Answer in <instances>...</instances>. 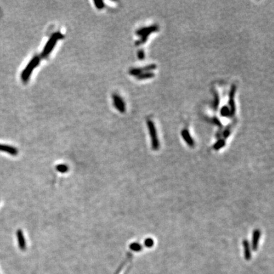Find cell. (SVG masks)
I'll return each mask as SVG.
<instances>
[{
  "label": "cell",
  "instance_id": "6da1fadb",
  "mask_svg": "<svg viewBox=\"0 0 274 274\" xmlns=\"http://www.w3.org/2000/svg\"><path fill=\"white\" fill-rule=\"evenodd\" d=\"M63 35L59 32H55L53 33L52 36L50 37V38L48 39V41H47V43H46L43 52H42V54L41 56L43 57H46L47 56L50 54L52 51L53 50V49L55 47V44L57 43V42L58 41V40H59L60 39L62 38Z\"/></svg>",
  "mask_w": 274,
  "mask_h": 274
},
{
  "label": "cell",
  "instance_id": "7a4b0ae2",
  "mask_svg": "<svg viewBox=\"0 0 274 274\" xmlns=\"http://www.w3.org/2000/svg\"><path fill=\"white\" fill-rule=\"evenodd\" d=\"M147 126H148V129H149V135H150L151 140L152 149L154 151H157L159 149L160 144H159V141L158 139L155 124H154V122L151 120L147 121Z\"/></svg>",
  "mask_w": 274,
  "mask_h": 274
},
{
  "label": "cell",
  "instance_id": "3957f363",
  "mask_svg": "<svg viewBox=\"0 0 274 274\" xmlns=\"http://www.w3.org/2000/svg\"><path fill=\"white\" fill-rule=\"evenodd\" d=\"M40 62L39 57H34L32 59V60L29 62L26 67L24 69L22 74H21V79L25 83L29 79L30 76L32 74L33 70L36 68Z\"/></svg>",
  "mask_w": 274,
  "mask_h": 274
},
{
  "label": "cell",
  "instance_id": "277c9868",
  "mask_svg": "<svg viewBox=\"0 0 274 274\" xmlns=\"http://www.w3.org/2000/svg\"><path fill=\"white\" fill-rule=\"evenodd\" d=\"M237 90V86L235 84L232 85L230 91H229V100H228V105L229 109L230 112L231 116H234L235 113V95Z\"/></svg>",
  "mask_w": 274,
  "mask_h": 274
},
{
  "label": "cell",
  "instance_id": "5b68a950",
  "mask_svg": "<svg viewBox=\"0 0 274 274\" xmlns=\"http://www.w3.org/2000/svg\"><path fill=\"white\" fill-rule=\"evenodd\" d=\"M157 66L154 64H149L148 66H146L144 67H139V68H133L130 70L129 73L131 76H134L137 77V76L140 75L143 73L145 72H152L154 70L156 69Z\"/></svg>",
  "mask_w": 274,
  "mask_h": 274
},
{
  "label": "cell",
  "instance_id": "8992f818",
  "mask_svg": "<svg viewBox=\"0 0 274 274\" xmlns=\"http://www.w3.org/2000/svg\"><path fill=\"white\" fill-rule=\"evenodd\" d=\"M159 26L157 25H153L149 27H142L136 31L137 35L139 36L149 37V35L153 32L158 31Z\"/></svg>",
  "mask_w": 274,
  "mask_h": 274
},
{
  "label": "cell",
  "instance_id": "52a82bcc",
  "mask_svg": "<svg viewBox=\"0 0 274 274\" xmlns=\"http://www.w3.org/2000/svg\"><path fill=\"white\" fill-rule=\"evenodd\" d=\"M113 101L115 107L121 113H124L126 110L125 103L123 100V98L119 96L118 95H113Z\"/></svg>",
  "mask_w": 274,
  "mask_h": 274
},
{
  "label": "cell",
  "instance_id": "ba28073f",
  "mask_svg": "<svg viewBox=\"0 0 274 274\" xmlns=\"http://www.w3.org/2000/svg\"><path fill=\"white\" fill-rule=\"evenodd\" d=\"M181 135L184 138L186 144L191 147H194L195 145V142L194 139L192 138L191 134L187 129H184L181 131Z\"/></svg>",
  "mask_w": 274,
  "mask_h": 274
},
{
  "label": "cell",
  "instance_id": "9c48e42d",
  "mask_svg": "<svg viewBox=\"0 0 274 274\" xmlns=\"http://www.w3.org/2000/svg\"><path fill=\"white\" fill-rule=\"evenodd\" d=\"M261 236V232L258 229L253 231L252 237V249L253 251H256L258 247L259 238Z\"/></svg>",
  "mask_w": 274,
  "mask_h": 274
},
{
  "label": "cell",
  "instance_id": "30bf717a",
  "mask_svg": "<svg viewBox=\"0 0 274 274\" xmlns=\"http://www.w3.org/2000/svg\"><path fill=\"white\" fill-rule=\"evenodd\" d=\"M17 240L19 243V246L20 249L22 251H24L26 248V241L23 234V232L21 230H18L17 232Z\"/></svg>",
  "mask_w": 274,
  "mask_h": 274
},
{
  "label": "cell",
  "instance_id": "8fae6325",
  "mask_svg": "<svg viewBox=\"0 0 274 274\" xmlns=\"http://www.w3.org/2000/svg\"><path fill=\"white\" fill-rule=\"evenodd\" d=\"M0 151L6 152L12 156H17L18 154V150L16 148L7 145L0 144Z\"/></svg>",
  "mask_w": 274,
  "mask_h": 274
},
{
  "label": "cell",
  "instance_id": "7c38bea8",
  "mask_svg": "<svg viewBox=\"0 0 274 274\" xmlns=\"http://www.w3.org/2000/svg\"><path fill=\"white\" fill-rule=\"evenodd\" d=\"M243 247L244 249V257L247 261H249L251 258V252L250 244L247 240H244L242 242Z\"/></svg>",
  "mask_w": 274,
  "mask_h": 274
},
{
  "label": "cell",
  "instance_id": "4fadbf2b",
  "mask_svg": "<svg viewBox=\"0 0 274 274\" xmlns=\"http://www.w3.org/2000/svg\"><path fill=\"white\" fill-rule=\"evenodd\" d=\"M131 257H132V255L130 253V252H129V253L128 254L127 258H126V260L121 264V265L120 266V267L118 269V270H117V272H116V274H128V272L130 270V266H128V267H127V269L125 270V271L124 272H123V269L124 268L125 265L128 263V262H129L130 259L131 258Z\"/></svg>",
  "mask_w": 274,
  "mask_h": 274
},
{
  "label": "cell",
  "instance_id": "5bb4252c",
  "mask_svg": "<svg viewBox=\"0 0 274 274\" xmlns=\"http://www.w3.org/2000/svg\"><path fill=\"white\" fill-rule=\"evenodd\" d=\"M213 108L215 110H217L218 108L219 104H220V96L216 90L213 91Z\"/></svg>",
  "mask_w": 274,
  "mask_h": 274
},
{
  "label": "cell",
  "instance_id": "9a60e30c",
  "mask_svg": "<svg viewBox=\"0 0 274 274\" xmlns=\"http://www.w3.org/2000/svg\"><path fill=\"white\" fill-rule=\"evenodd\" d=\"M154 76H155V74H154L153 72H145V73H143L142 74H140V75L137 76L136 78L138 80H143V79H147L152 78Z\"/></svg>",
  "mask_w": 274,
  "mask_h": 274
},
{
  "label": "cell",
  "instance_id": "2e32d148",
  "mask_svg": "<svg viewBox=\"0 0 274 274\" xmlns=\"http://www.w3.org/2000/svg\"><path fill=\"white\" fill-rule=\"evenodd\" d=\"M220 115L222 117H228L231 116L229 107L228 106H227V105L223 106L220 109Z\"/></svg>",
  "mask_w": 274,
  "mask_h": 274
},
{
  "label": "cell",
  "instance_id": "e0dca14e",
  "mask_svg": "<svg viewBox=\"0 0 274 274\" xmlns=\"http://www.w3.org/2000/svg\"><path fill=\"white\" fill-rule=\"evenodd\" d=\"M225 145V141L224 139H220L214 144V145L213 146V148L215 150H220V149H222V147H223Z\"/></svg>",
  "mask_w": 274,
  "mask_h": 274
},
{
  "label": "cell",
  "instance_id": "ac0fdd59",
  "mask_svg": "<svg viewBox=\"0 0 274 274\" xmlns=\"http://www.w3.org/2000/svg\"><path fill=\"white\" fill-rule=\"evenodd\" d=\"M130 248L133 251L138 252V251H140L142 249V246L141 245V244H140L139 243L133 242V243H131L130 244Z\"/></svg>",
  "mask_w": 274,
  "mask_h": 274
},
{
  "label": "cell",
  "instance_id": "d6986e66",
  "mask_svg": "<svg viewBox=\"0 0 274 274\" xmlns=\"http://www.w3.org/2000/svg\"><path fill=\"white\" fill-rule=\"evenodd\" d=\"M232 124H230L229 126H228L227 128H225L223 132V137L224 138V139L227 138L231 133L232 131Z\"/></svg>",
  "mask_w": 274,
  "mask_h": 274
},
{
  "label": "cell",
  "instance_id": "ffe728a7",
  "mask_svg": "<svg viewBox=\"0 0 274 274\" xmlns=\"http://www.w3.org/2000/svg\"><path fill=\"white\" fill-rule=\"evenodd\" d=\"M57 170L60 173H66L68 171V166L66 164H59L57 166Z\"/></svg>",
  "mask_w": 274,
  "mask_h": 274
},
{
  "label": "cell",
  "instance_id": "44dd1931",
  "mask_svg": "<svg viewBox=\"0 0 274 274\" xmlns=\"http://www.w3.org/2000/svg\"><path fill=\"white\" fill-rule=\"evenodd\" d=\"M154 241L151 238H146L144 242V244L147 248H152L154 245Z\"/></svg>",
  "mask_w": 274,
  "mask_h": 274
},
{
  "label": "cell",
  "instance_id": "7402d4cb",
  "mask_svg": "<svg viewBox=\"0 0 274 274\" xmlns=\"http://www.w3.org/2000/svg\"><path fill=\"white\" fill-rule=\"evenodd\" d=\"M94 3L98 9H102L105 6L103 1H94Z\"/></svg>",
  "mask_w": 274,
  "mask_h": 274
},
{
  "label": "cell",
  "instance_id": "603a6c76",
  "mask_svg": "<svg viewBox=\"0 0 274 274\" xmlns=\"http://www.w3.org/2000/svg\"><path fill=\"white\" fill-rule=\"evenodd\" d=\"M211 121L213 123H214L215 125L218 126V127H222V123L216 117H214L211 119Z\"/></svg>",
  "mask_w": 274,
  "mask_h": 274
},
{
  "label": "cell",
  "instance_id": "cb8c5ba5",
  "mask_svg": "<svg viewBox=\"0 0 274 274\" xmlns=\"http://www.w3.org/2000/svg\"><path fill=\"white\" fill-rule=\"evenodd\" d=\"M137 55H138V58L140 60L144 59V58H145V52H144V51L143 50H138V52L137 53Z\"/></svg>",
  "mask_w": 274,
  "mask_h": 274
}]
</instances>
